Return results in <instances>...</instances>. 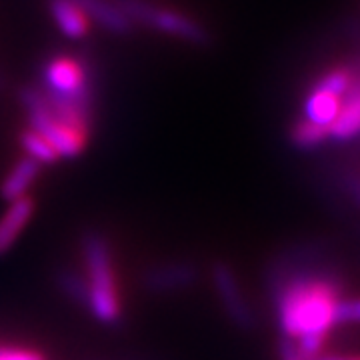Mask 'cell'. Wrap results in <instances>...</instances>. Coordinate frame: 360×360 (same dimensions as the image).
<instances>
[{
  "instance_id": "cell-1",
  "label": "cell",
  "mask_w": 360,
  "mask_h": 360,
  "mask_svg": "<svg viewBox=\"0 0 360 360\" xmlns=\"http://www.w3.org/2000/svg\"><path fill=\"white\" fill-rule=\"evenodd\" d=\"M270 295L284 338H326L335 324L342 283L319 250L304 248L278 260L270 272Z\"/></svg>"
},
{
  "instance_id": "cell-2",
  "label": "cell",
  "mask_w": 360,
  "mask_h": 360,
  "mask_svg": "<svg viewBox=\"0 0 360 360\" xmlns=\"http://www.w3.org/2000/svg\"><path fill=\"white\" fill-rule=\"evenodd\" d=\"M44 101L65 124L86 136L90 122V84L84 68L70 58H54L44 66Z\"/></svg>"
},
{
  "instance_id": "cell-3",
  "label": "cell",
  "mask_w": 360,
  "mask_h": 360,
  "mask_svg": "<svg viewBox=\"0 0 360 360\" xmlns=\"http://www.w3.org/2000/svg\"><path fill=\"white\" fill-rule=\"evenodd\" d=\"M82 255L89 283V307L92 316L103 324H118L122 316L116 290L115 269L108 243L101 232H86L82 238Z\"/></svg>"
},
{
  "instance_id": "cell-4",
  "label": "cell",
  "mask_w": 360,
  "mask_h": 360,
  "mask_svg": "<svg viewBox=\"0 0 360 360\" xmlns=\"http://www.w3.org/2000/svg\"><path fill=\"white\" fill-rule=\"evenodd\" d=\"M118 6L124 11L130 22L148 26L172 39L184 40L191 44H206L208 30L194 18L179 11H170L165 6H156L148 0H116Z\"/></svg>"
},
{
  "instance_id": "cell-5",
  "label": "cell",
  "mask_w": 360,
  "mask_h": 360,
  "mask_svg": "<svg viewBox=\"0 0 360 360\" xmlns=\"http://www.w3.org/2000/svg\"><path fill=\"white\" fill-rule=\"evenodd\" d=\"M20 101L25 104L28 118H30V129L37 130L42 139H46L58 158H63V156L75 158L82 153L84 134L70 129L54 115L51 106L44 101L42 92L34 89H25L20 92Z\"/></svg>"
},
{
  "instance_id": "cell-6",
  "label": "cell",
  "mask_w": 360,
  "mask_h": 360,
  "mask_svg": "<svg viewBox=\"0 0 360 360\" xmlns=\"http://www.w3.org/2000/svg\"><path fill=\"white\" fill-rule=\"evenodd\" d=\"M354 75L348 68H333L309 90L302 104V118L322 129H330L338 116L342 98L352 86Z\"/></svg>"
},
{
  "instance_id": "cell-7",
  "label": "cell",
  "mask_w": 360,
  "mask_h": 360,
  "mask_svg": "<svg viewBox=\"0 0 360 360\" xmlns=\"http://www.w3.org/2000/svg\"><path fill=\"white\" fill-rule=\"evenodd\" d=\"M210 278H212L214 292L219 296L226 316L243 330L252 328L255 326V312H252V307H250L248 298L240 288V283H238L234 270L226 262H214L210 269Z\"/></svg>"
},
{
  "instance_id": "cell-8",
  "label": "cell",
  "mask_w": 360,
  "mask_h": 360,
  "mask_svg": "<svg viewBox=\"0 0 360 360\" xmlns=\"http://www.w3.org/2000/svg\"><path fill=\"white\" fill-rule=\"evenodd\" d=\"M198 281V269L193 262H162L144 270L142 286L153 295H167L176 290H186Z\"/></svg>"
},
{
  "instance_id": "cell-9",
  "label": "cell",
  "mask_w": 360,
  "mask_h": 360,
  "mask_svg": "<svg viewBox=\"0 0 360 360\" xmlns=\"http://www.w3.org/2000/svg\"><path fill=\"white\" fill-rule=\"evenodd\" d=\"M328 136L333 141L350 142L360 139V78L352 80V86L342 98L338 116L328 129Z\"/></svg>"
},
{
  "instance_id": "cell-10",
  "label": "cell",
  "mask_w": 360,
  "mask_h": 360,
  "mask_svg": "<svg viewBox=\"0 0 360 360\" xmlns=\"http://www.w3.org/2000/svg\"><path fill=\"white\" fill-rule=\"evenodd\" d=\"M34 214V202L32 198H18L8 202L6 212L0 217V257L8 252L16 243V238L22 234L28 220Z\"/></svg>"
},
{
  "instance_id": "cell-11",
  "label": "cell",
  "mask_w": 360,
  "mask_h": 360,
  "mask_svg": "<svg viewBox=\"0 0 360 360\" xmlns=\"http://www.w3.org/2000/svg\"><path fill=\"white\" fill-rule=\"evenodd\" d=\"M75 2L86 18L94 20L96 25H101L115 34H124L132 26L130 18L118 6L116 0H75Z\"/></svg>"
},
{
  "instance_id": "cell-12",
  "label": "cell",
  "mask_w": 360,
  "mask_h": 360,
  "mask_svg": "<svg viewBox=\"0 0 360 360\" xmlns=\"http://www.w3.org/2000/svg\"><path fill=\"white\" fill-rule=\"evenodd\" d=\"M40 165L37 160H32L30 156H25L22 160H18L11 172L4 176L2 184H0V196L8 202L25 198L28 188L32 186V182L39 176Z\"/></svg>"
},
{
  "instance_id": "cell-13",
  "label": "cell",
  "mask_w": 360,
  "mask_h": 360,
  "mask_svg": "<svg viewBox=\"0 0 360 360\" xmlns=\"http://www.w3.org/2000/svg\"><path fill=\"white\" fill-rule=\"evenodd\" d=\"M51 14L66 39H82L84 37L89 18L78 8L75 0H52Z\"/></svg>"
},
{
  "instance_id": "cell-14",
  "label": "cell",
  "mask_w": 360,
  "mask_h": 360,
  "mask_svg": "<svg viewBox=\"0 0 360 360\" xmlns=\"http://www.w3.org/2000/svg\"><path fill=\"white\" fill-rule=\"evenodd\" d=\"M328 130L322 129L319 124H312L309 120L300 118L298 122H295V127L290 130V141L295 144L298 150H304V153H310V150H316L321 148L324 142L328 141Z\"/></svg>"
},
{
  "instance_id": "cell-15",
  "label": "cell",
  "mask_w": 360,
  "mask_h": 360,
  "mask_svg": "<svg viewBox=\"0 0 360 360\" xmlns=\"http://www.w3.org/2000/svg\"><path fill=\"white\" fill-rule=\"evenodd\" d=\"M20 144L26 150V156H30L39 165H54L58 160V155L54 153V148L46 142V139L40 136L37 130H25L20 134Z\"/></svg>"
},
{
  "instance_id": "cell-16",
  "label": "cell",
  "mask_w": 360,
  "mask_h": 360,
  "mask_svg": "<svg viewBox=\"0 0 360 360\" xmlns=\"http://www.w3.org/2000/svg\"><path fill=\"white\" fill-rule=\"evenodd\" d=\"M56 283H58V288L68 298H72L75 302H80L84 307L89 304V283H86V276L78 274L77 270L66 269L58 272Z\"/></svg>"
},
{
  "instance_id": "cell-17",
  "label": "cell",
  "mask_w": 360,
  "mask_h": 360,
  "mask_svg": "<svg viewBox=\"0 0 360 360\" xmlns=\"http://www.w3.org/2000/svg\"><path fill=\"white\" fill-rule=\"evenodd\" d=\"M335 324H360V296L338 300Z\"/></svg>"
},
{
  "instance_id": "cell-18",
  "label": "cell",
  "mask_w": 360,
  "mask_h": 360,
  "mask_svg": "<svg viewBox=\"0 0 360 360\" xmlns=\"http://www.w3.org/2000/svg\"><path fill=\"white\" fill-rule=\"evenodd\" d=\"M342 186L348 193V196L354 200V205L360 208V167L350 168L342 176Z\"/></svg>"
},
{
  "instance_id": "cell-19",
  "label": "cell",
  "mask_w": 360,
  "mask_h": 360,
  "mask_svg": "<svg viewBox=\"0 0 360 360\" xmlns=\"http://www.w3.org/2000/svg\"><path fill=\"white\" fill-rule=\"evenodd\" d=\"M0 360H46L37 350L18 347H0Z\"/></svg>"
},
{
  "instance_id": "cell-20",
  "label": "cell",
  "mask_w": 360,
  "mask_h": 360,
  "mask_svg": "<svg viewBox=\"0 0 360 360\" xmlns=\"http://www.w3.org/2000/svg\"><path fill=\"white\" fill-rule=\"evenodd\" d=\"M281 360H304L302 359V354L298 352L295 340L284 338L283 342H281Z\"/></svg>"
},
{
  "instance_id": "cell-21",
  "label": "cell",
  "mask_w": 360,
  "mask_h": 360,
  "mask_svg": "<svg viewBox=\"0 0 360 360\" xmlns=\"http://www.w3.org/2000/svg\"><path fill=\"white\" fill-rule=\"evenodd\" d=\"M316 360H360V356H338V354H321Z\"/></svg>"
}]
</instances>
